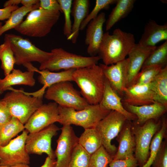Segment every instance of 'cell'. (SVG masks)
Masks as SVG:
<instances>
[{
    "mask_svg": "<svg viewBox=\"0 0 167 167\" xmlns=\"http://www.w3.org/2000/svg\"><path fill=\"white\" fill-rule=\"evenodd\" d=\"M167 120L165 117L162 118L161 128L153 137L149 148V156L146 164L142 167H151L160 149L164 139L167 138Z\"/></svg>",
    "mask_w": 167,
    "mask_h": 167,
    "instance_id": "f546056e",
    "label": "cell"
},
{
    "mask_svg": "<svg viewBox=\"0 0 167 167\" xmlns=\"http://www.w3.org/2000/svg\"><path fill=\"white\" fill-rule=\"evenodd\" d=\"M24 129V125L17 118L12 117L10 121L0 126V146L7 144Z\"/></svg>",
    "mask_w": 167,
    "mask_h": 167,
    "instance_id": "f1b7e54d",
    "label": "cell"
},
{
    "mask_svg": "<svg viewBox=\"0 0 167 167\" xmlns=\"http://www.w3.org/2000/svg\"><path fill=\"white\" fill-rule=\"evenodd\" d=\"M34 72L31 70L23 72L19 69H14L4 78H0V95L9 90L12 86L24 85L33 86L36 82L34 78Z\"/></svg>",
    "mask_w": 167,
    "mask_h": 167,
    "instance_id": "cb8c5ba5",
    "label": "cell"
},
{
    "mask_svg": "<svg viewBox=\"0 0 167 167\" xmlns=\"http://www.w3.org/2000/svg\"><path fill=\"white\" fill-rule=\"evenodd\" d=\"M59 11H49L40 7L29 13L26 19L14 29L22 35L42 37L51 31L60 16Z\"/></svg>",
    "mask_w": 167,
    "mask_h": 167,
    "instance_id": "3957f363",
    "label": "cell"
},
{
    "mask_svg": "<svg viewBox=\"0 0 167 167\" xmlns=\"http://www.w3.org/2000/svg\"><path fill=\"white\" fill-rule=\"evenodd\" d=\"M60 120L58 105L55 102L43 104L24 125L29 133L39 131Z\"/></svg>",
    "mask_w": 167,
    "mask_h": 167,
    "instance_id": "5bb4252c",
    "label": "cell"
},
{
    "mask_svg": "<svg viewBox=\"0 0 167 167\" xmlns=\"http://www.w3.org/2000/svg\"><path fill=\"white\" fill-rule=\"evenodd\" d=\"M72 78L80 88V94L89 104L100 103L104 92L105 77L99 65L76 69Z\"/></svg>",
    "mask_w": 167,
    "mask_h": 167,
    "instance_id": "7a4b0ae2",
    "label": "cell"
},
{
    "mask_svg": "<svg viewBox=\"0 0 167 167\" xmlns=\"http://www.w3.org/2000/svg\"><path fill=\"white\" fill-rule=\"evenodd\" d=\"M122 99V98L112 88L105 77L104 92L100 105L106 109L118 112L123 115L128 120L135 121L137 119L136 116L124 108Z\"/></svg>",
    "mask_w": 167,
    "mask_h": 167,
    "instance_id": "7402d4cb",
    "label": "cell"
},
{
    "mask_svg": "<svg viewBox=\"0 0 167 167\" xmlns=\"http://www.w3.org/2000/svg\"><path fill=\"white\" fill-rule=\"evenodd\" d=\"M9 41L15 59V64L24 65L32 62L40 64L47 61L52 53L36 47L28 39L12 33L6 34Z\"/></svg>",
    "mask_w": 167,
    "mask_h": 167,
    "instance_id": "ba28073f",
    "label": "cell"
},
{
    "mask_svg": "<svg viewBox=\"0 0 167 167\" xmlns=\"http://www.w3.org/2000/svg\"><path fill=\"white\" fill-rule=\"evenodd\" d=\"M135 0H117L106 21L105 30L108 31L117 22L126 17L134 7Z\"/></svg>",
    "mask_w": 167,
    "mask_h": 167,
    "instance_id": "4316f807",
    "label": "cell"
},
{
    "mask_svg": "<svg viewBox=\"0 0 167 167\" xmlns=\"http://www.w3.org/2000/svg\"><path fill=\"white\" fill-rule=\"evenodd\" d=\"M44 96L48 100L54 101L58 105L72 108L76 110L83 109L89 105L70 81L52 85L47 88Z\"/></svg>",
    "mask_w": 167,
    "mask_h": 167,
    "instance_id": "9c48e42d",
    "label": "cell"
},
{
    "mask_svg": "<svg viewBox=\"0 0 167 167\" xmlns=\"http://www.w3.org/2000/svg\"><path fill=\"white\" fill-rule=\"evenodd\" d=\"M137 161L134 156L123 160H113L109 167H137Z\"/></svg>",
    "mask_w": 167,
    "mask_h": 167,
    "instance_id": "ab89813d",
    "label": "cell"
},
{
    "mask_svg": "<svg viewBox=\"0 0 167 167\" xmlns=\"http://www.w3.org/2000/svg\"><path fill=\"white\" fill-rule=\"evenodd\" d=\"M38 0H21V3L23 6L27 8L30 7L33 5L39 3Z\"/></svg>",
    "mask_w": 167,
    "mask_h": 167,
    "instance_id": "f6af8a7d",
    "label": "cell"
},
{
    "mask_svg": "<svg viewBox=\"0 0 167 167\" xmlns=\"http://www.w3.org/2000/svg\"><path fill=\"white\" fill-rule=\"evenodd\" d=\"M117 1V0H96L94 8L82 22L80 30H83L91 20L97 17L101 10L109 9L110 5L116 4Z\"/></svg>",
    "mask_w": 167,
    "mask_h": 167,
    "instance_id": "d590c367",
    "label": "cell"
},
{
    "mask_svg": "<svg viewBox=\"0 0 167 167\" xmlns=\"http://www.w3.org/2000/svg\"><path fill=\"white\" fill-rule=\"evenodd\" d=\"M90 1L89 0H75L72 2L71 14L74 18L71 32L67 40L73 44L76 42L81 24L89 14Z\"/></svg>",
    "mask_w": 167,
    "mask_h": 167,
    "instance_id": "d4e9b609",
    "label": "cell"
},
{
    "mask_svg": "<svg viewBox=\"0 0 167 167\" xmlns=\"http://www.w3.org/2000/svg\"><path fill=\"white\" fill-rule=\"evenodd\" d=\"M12 117L5 102L0 100V126L10 121Z\"/></svg>",
    "mask_w": 167,
    "mask_h": 167,
    "instance_id": "b9f144b4",
    "label": "cell"
},
{
    "mask_svg": "<svg viewBox=\"0 0 167 167\" xmlns=\"http://www.w3.org/2000/svg\"><path fill=\"white\" fill-rule=\"evenodd\" d=\"M1 99L6 103L13 117L24 125L33 113L43 104V98L31 96L23 89L10 88Z\"/></svg>",
    "mask_w": 167,
    "mask_h": 167,
    "instance_id": "5b68a950",
    "label": "cell"
},
{
    "mask_svg": "<svg viewBox=\"0 0 167 167\" xmlns=\"http://www.w3.org/2000/svg\"><path fill=\"white\" fill-rule=\"evenodd\" d=\"M78 144L91 155L102 145V137L96 128L85 129L79 138Z\"/></svg>",
    "mask_w": 167,
    "mask_h": 167,
    "instance_id": "484cf974",
    "label": "cell"
},
{
    "mask_svg": "<svg viewBox=\"0 0 167 167\" xmlns=\"http://www.w3.org/2000/svg\"><path fill=\"white\" fill-rule=\"evenodd\" d=\"M2 23L0 22V29L1 28L2 26Z\"/></svg>",
    "mask_w": 167,
    "mask_h": 167,
    "instance_id": "c3c4849f",
    "label": "cell"
},
{
    "mask_svg": "<svg viewBox=\"0 0 167 167\" xmlns=\"http://www.w3.org/2000/svg\"><path fill=\"white\" fill-rule=\"evenodd\" d=\"M105 21V14L102 12L87 26L85 43L88 46L87 52L90 56H96L98 54L104 34L103 27Z\"/></svg>",
    "mask_w": 167,
    "mask_h": 167,
    "instance_id": "2e32d148",
    "label": "cell"
},
{
    "mask_svg": "<svg viewBox=\"0 0 167 167\" xmlns=\"http://www.w3.org/2000/svg\"><path fill=\"white\" fill-rule=\"evenodd\" d=\"M24 66L27 68L28 70L33 71L40 74L38 78V81L43 86L37 91V92L41 95H44L46 89L53 84L62 82L73 81L72 74L76 69H71L54 72L47 69L39 70L34 67L31 63L25 64Z\"/></svg>",
    "mask_w": 167,
    "mask_h": 167,
    "instance_id": "ffe728a7",
    "label": "cell"
},
{
    "mask_svg": "<svg viewBox=\"0 0 167 167\" xmlns=\"http://www.w3.org/2000/svg\"><path fill=\"white\" fill-rule=\"evenodd\" d=\"M131 121L127 120L116 137L118 146L113 160H123L134 156L135 143L131 130Z\"/></svg>",
    "mask_w": 167,
    "mask_h": 167,
    "instance_id": "44dd1931",
    "label": "cell"
},
{
    "mask_svg": "<svg viewBox=\"0 0 167 167\" xmlns=\"http://www.w3.org/2000/svg\"><path fill=\"white\" fill-rule=\"evenodd\" d=\"M122 103L127 111L136 115L137 119L133 122L139 125H143L150 119L159 120L166 113L167 110V107L157 102L140 106Z\"/></svg>",
    "mask_w": 167,
    "mask_h": 167,
    "instance_id": "ac0fdd59",
    "label": "cell"
},
{
    "mask_svg": "<svg viewBox=\"0 0 167 167\" xmlns=\"http://www.w3.org/2000/svg\"><path fill=\"white\" fill-rule=\"evenodd\" d=\"M167 40L160 45L156 46L145 61L142 68L153 65H160L163 68L167 66Z\"/></svg>",
    "mask_w": 167,
    "mask_h": 167,
    "instance_id": "d6a6232c",
    "label": "cell"
},
{
    "mask_svg": "<svg viewBox=\"0 0 167 167\" xmlns=\"http://www.w3.org/2000/svg\"><path fill=\"white\" fill-rule=\"evenodd\" d=\"M149 85L155 94L156 102L167 107V66L161 70Z\"/></svg>",
    "mask_w": 167,
    "mask_h": 167,
    "instance_id": "83f0119b",
    "label": "cell"
},
{
    "mask_svg": "<svg viewBox=\"0 0 167 167\" xmlns=\"http://www.w3.org/2000/svg\"><path fill=\"white\" fill-rule=\"evenodd\" d=\"M39 7V3L27 8L22 6L13 11L5 24L0 29V36L8 30L15 28L23 21L24 17L32 10Z\"/></svg>",
    "mask_w": 167,
    "mask_h": 167,
    "instance_id": "4dcf8cb0",
    "label": "cell"
},
{
    "mask_svg": "<svg viewBox=\"0 0 167 167\" xmlns=\"http://www.w3.org/2000/svg\"><path fill=\"white\" fill-rule=\"evenodd\" d=\"M59 4L62 12L63 13L65 23L63 27V33L67 38L71 32V15L72 1V0H57Z\"/></svg>",
    "mask_w": 167,
    "mask_h": 167,
    "instance_id": "74e56055",
    "label": "cell"
},
{
    "mask_svg": "<svg viewBox=\"0 0 167 167\" xmlns=\"http://www.w3.org/2000/svg\"><path fill=\"white\" fill-rule=\"evenodd\" d=\"M11 167H30L28 165L25 164H19L16 165Z\"/></svg>",
    "mask_w": 167,
    "mask_h": 167,
    "instance_id": "7dc6e473",
    "label": "cell"
},
{
    "mask_svg": "<svg viewBox=\"0 0 167 167\" xmlns=\"http://www.w3.org/2000/svg\"><path fill=\"white\" fill-rule=\"evenodd\" d=\"M151 166L152 167H167V138L162 141Z\"/></svg>",
    "mask_w": 167,
    "mask_h": 167,
    "instance_id": "f35d334b",
    "label": "cell"
},
{
    "mask_svg": "<svg viewBox=\"0 0 167 167\" xmlns=\"http://www.w3.org/2000/svg\"><path fill=\"white\" fill-rule=\"evenodd\" d=\"M4 41V42L0 45V60L1 68L6 76L14 69L15 61L9 41L5 37Z\"/></svg>",
    "mask_w": 167,
    "mask_h": 167,
    "instance_id": "1f68e13d",
    "label": "cell"
},
{
    "mask_svg": "<svg viewBox=\"0 0 167 167\" xmlns=\"http://www.w3.org/2000/svg\"><path fill=\"white\" fill-rule=\"evenodd\" d=\"M60 128L54 124L36 132L29 133L25 141V149L29 154L41 155L45 153L51 158H56L51 147L52 138L57 135Z\"/></svg>",
    "mask_w": 167,
    "mask_h": 167,
    "instance_id": "8fae6325",
    "label": "cell"
},
{
    "mask_svg": "<svg viewBox=\"0 0 167 167\" xmlns=\"http://www.w3.org/2000/svg\"><path fill=\"white\" fill-rule=\"evenodd\" d=\"M127 120L122 114L112 110L95 127L101 136L102 145L113 158L118 148L111 144V141L117 136Z\"/></svg>",
    "mask_w": 167,
    "mask_h": 167,
    "instance_id": "30bf717a",
    "label": "cell"
},
{
    "mask_svg": "<svg viewBox=\"0 0 167 167\" xmlns=\"http://www.w3.org/2000/svg\"><path fill=\"white\" fill-rule=\"evenodd\" d=\"M156 47H146L138 43L135 44L131 49L128 55V71L126 88L132 85L145 61Z\"/></svg>",
    "mask_w": 167,
    "mask_h": 167,
    "instance_id": "d6986e66",
    "label": "cell"
},
{
    "mask_svg": "<svg viewBox=\"0 0 167 167\" xmlns=\"http://www.w3.org/2000/svg\"><path fill=\"white\" fill-rule=\"evenodd\" d=\"M122 98V103L135 106L150 105L156 102L155 94L151 90L149 84L133 85L126 88Z\"/></svg>",
    "mask_w": 167,
    "mask_h": 167,
    "instance_id": "e0dca14e",
    "label": "cell"
},
{
    "mask_svg": "<svg viewBox=\"0 0 167 167\" xmlns=\"http://www.w3.org/2000/svg\"><path fill=\"white\" fill-rule=\"evenodd\" d=\"M113 159V157L102 145L91 155L88 167H108Z\"/></svg>",
    "mask_w": 167,
    "mask_h": 167,
    "instance_id": "e575fe53",
    "label": "cell"
},
{
    "mask_svg": "<svg viewBox=\"0 0 167 167\" xmlns=\"http://www.w3.org/2000/svg\"><path fill=\"white\" fill-rule=\"evenodd\" d=\"M0 167H11L6 166H0Z\"/></svg>",
    "mask_w": 167,
    "mask_h": 167,
    "instance_id": "681fc988",
    "label": "cell"
},
{
    "mask_svg": "<svg viewBox=\"0 0 167 167\" xmlns=\"http://www.w3.org/2000/svg\"><path fill=\"white\" fill-rule=\"evenodd\" d=\"M19 8L18 6H13L0 9V20L8 19L12 12Z\"/></svg>",
    "mask_w": 167,
    "mask_h": 167,
    "instance_id": "7bdbcfd3",
    "label": "cell"
},
{
    "mask_svg": "<svg viewBox=\"0 0 167 167\" xmlns=\"http://www.w3.org/2000/svg\"><path fill=\"white\" fill-rule=\"evenodd\" d=\"M39 7L46 10L62 12L60 5L56 0H40Z\"/></svg>",
    "mask_w": 167,
    "mask_h": 167,
    "instance_id": "60d3db41",
    "label": "cell"
},
{
    "mask_svg": "<svg viewBox=\"0 0 167 167\" xmlns=\"http://www.w3.org/2000/svg\"><path fill=\"white\" fill-rule=\"evenodd\" d=\"M21 0H9L6 1L3 5L4 8L13 6H18L21 3Z\"/></svg>",
    "mask_w": 167,
    "mask_h": 167,
    "instance_id": "bcb514c9",
    "label": "cell"
},
{
    "mask_svg": "<svg viewBox=\"0 0 167 167\" xmlns=\"http://www.w3.org/2000/svg\"><path fill=\"white\" fill-rule=\"evenodd\" d=\"M56 160L48 156L44 164L40 167H55Z\"/></svg>",
    "mask_w": 167,
    "mask_h": 167,
    "instance_id": "ee69618b",
    "label": "cell"
},
{
    "mask_svg": "<svg viewBox=\"0 0 167 167\" xmlns=\"http://www.w3.org/2000/svg\"><path fill=\"white\" fill-rule=\"evenodd\" d=\"M28 132L22 134L11 140L6 145L0 146V165L11 167L19 164L29 165V154L25 149V141Z\"/></svg>",
    "mask_w": 167,
    "mask_h": 167,
    "instance_id": "7c38bea8",
    "label": "cell"
},
{
    "mask_svg": "<svg viewBox=\"0 0 167 167\" xmlns=\"http://www.w3.org/2000/svg\"><path fill=\"white\" fill-rule=\"evenodd\" d=\"M162 119L158 120L150 119L142 125L132 122L131 130L135 143L134 156L139 167H142L148 161L152 140L160 129Z\"/></svg>",
    "mask_w": 167,
    "mask_h": 167,
    "instance_id": "52a82bcc",
    "label": "cell"
},
{
    "mask_svg": "<svg viewBox=\"0 0 167 167\" xmlns=\"http://www.w3.org/2000/svg\"><path fill=\"white\" fill-rule=\"evenodd\" d=\"M58 106L59 123L63 125L73 124L80 126L84 129L95 128L99 122L111 111L103 108L99 104H89L80 110Z\"/></svg>",
    "mask_w": 167,
    "mask_h": 167,
    "instance_id": "277c9868",
    "label": "cell"
},
{
    "mask_svg": "<svg viewBox=\"0 0 167 167\" xmlns=\"http://www.w3.org/2000/svg\"><path fill=\"white\" fill-rule=\"evenodd\" d=\"M90 156L78 144L74 150L69 167H88Z\"/></svg>",
    "mask_w": 167,
    "mask_h": 167,
    "instance_id": "8d00e7d4",
    "label": "cell"
},
{
    "mask_svg": "<svg viewBox=\"0 0 167 167\" xmlns=\"http://www.w3.org/2000/svg\"><path fill=\"white\" fill-rule=\"evenodd\" d=\"M167 40V24H158L155 20L150 19L145 26L144 32L139 43L146 47L156 46L158 42Z\"/></svg>",
    "mask_w": 167,
    "mask_h": 167,
    "instance_id": "603a6c76",
    "label": "cell"
},
{
    "mask_svg": "<svg viewBox=\"0 0 167 167\" xmlns=\"http://www.w3.org/2000/svg\"><path fill=\"white\" fill-rule=\"evenodd\" d=\"M105 78L110 86L121 98L126 88L128 71L127 58L109 65L100 63Z\"/></svg>",
    "mask_w": 167,
    "mask_h": 167,
    "instance_id": "9a60e30c",
    "label": "cell"
},
{
    "mask_svg": "<svg viewBox=\"0 0 167 167\" xmlns=\"http://www.w3.org/2000/svg\"><path fill=\"white\" fill-rule=\"evenodd\" d=\"M54 151L57 158L55 167H69L74 150L78 144L79 138L71 125H63Z\"/></svg>",
    "mask_w": 167,
    "mask_h": 167,
    "instance_id": "4fadbf2b",
    "label": "cell"
},
{
    "mask_svg": "<svg viewBox=\"0 0 167 167\" xmlns=\"http://www.w3.org/2000/svg\"><path fill=\"white\" fill-rule=\"evenodd\" d=\"M135 44L132 34L117 28L112 35L108 32L104 33L98 56L105 65L114 64L125 59Z\"/></svg>",
    "mask_w": 167,
    "mask_h": 167,
    "instance_id": "6da1fadb",
    "label": "cell"
},
{
    "mask_svg": "<svg viewBox=\"0 0 167 167\" xmlns=\"http://www.w3.org/2000/svg\"><path fill=\"white\" fill-rule=\"evenodd\" d=\"M163 68L160 65H153L142 68L141 71L137 75L131 85L149 84Z\"/></svg>",
    "mask_w": 167,
    "mask_h": 167,
    "instance_id": "836d02e7",
    "label": "cell"
},
{
    "mask_svg": "<svg viewBox=\"0 0 167 167\" xmlns=\"http://www.w3.org/2000/svg\"><path fill=\"white\" fill-rule=\"evenodd\" d=\"M51 57L40 64L39 70L47 69L53 72L61 70L78 69L97 64L101 59L98 56L85 57L67 51L61 48L51 51Z\"/></svg>",
    "mask_w": 167,
    "mask_h": 167,
    "instance_id": "8992f818",
    "label": "cell"
}]
</instances>
